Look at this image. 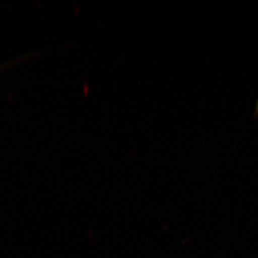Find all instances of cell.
Instances as JSON below:
<instances>
[{
    "instance_id": "cell-1",
    "label": "cell",
    "mask_w": 258,
    "mask_h": 258,
    "mask_svg": "<svg viewBox=\"0 0 258 258\" xmlns=\"http://www.w3.org/2000/svg\"><path fill=\"white\" fill-rule=\"evenodd\" d=\"M253 115H254V116H256V115H258V99L257 102H256V107H255V111H254Z\"/></svg>"
}]
</instances>
